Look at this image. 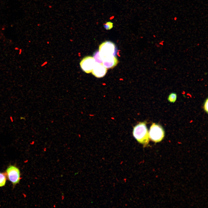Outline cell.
<instances>
[{
    "label": "cell",
    "instance_id": "cell-1",
    "mask_svg": "<svg viewBox=\"0 0 208 208\" xmlns=\"http://www.w3.org/2000/svg\"><path fill=\"white\" fill-rule=\"evenodd\" d=\"M134 137L140 143L144 146L148 144L149 138L146 123L140 122L134 127L133 131Z\"/></svg>",
    "mask_w": 208,
    "mask_h": 208
},
{
    "label": "cell",
    "instance_id": "cell-2",
    "mask_svg": "<svg viewBox=\"0 0 208 208\" xmlns=\"http://www.w3.org/2000/svg\"><path fill=\"white\" fill-rule=\"evenodd\" d=\"M99 51L100 57L102 59L103 57L105 56H115L116 49L115 45L113 42L109 41H106L99 45Z\"/></svg>",
    "mask_w": 208,
    "mask_h": 208
},
{
    "label": "cell",
    "instance_id": "cell-3",
    "mask_svg": "<svg viewBox=\"0 0 208 208\" xmlns=\"http://www.w3.org/2000/svg\"><path fill=\"white\" fill-rule=\"evenodd\" d=\"M149 138L155 142L161 141L164 136V131L159 125L153 123L150 127L148 133Z\"/></svg>",
    "mask_w": 208,
    "mask_h": 208
},
{
    "label": "cell",
    "instance_id": "cell-4",
    "mask_svg": "<svg viewBox=\"0 0 208 208\" xmlns=\"http://www.w3.org/2000/svg\"><path fill=\"white\" fill-rule=\"evenodd\" d=\"M7 178L14 186L19 183L21 179V174L19 169L14 165H10L5 172Z\"/></svg>",
    "mask_w": 208,
    "mask_h": 208
},
{
    "label": "cell",
    "instance_id": "cell-5",
    "mask_svg": "<svg viewBox=\"0 0 208 208\" xmlns=\"http://www.w3.org/2000/svg\"><path fill=\"white\" fill-rule=\"evenodd\" d=\"M95 64V62L93 57L87 56L82 59L80 64L83 70L89 73L92 72Z\"/></svg>",
    "mask_w": 208,
    "mask_h": 208
},
{
    "label": "cell",
    "instance_id": "cell-6",
    "mask_svg": "<svg viewBox=\"0 0 208 208\" xmlns=\"http://www.w3.org/2000/svg\"><path fill=\"white\" fill-rule=\"evenodd\" d=\"M107 68L105 67L103 63H99L95 62V65L92 72V74L98 78L104 77L106 75Z\"/></svg>",
    "mask_w": 208,
    "mask_h": 208
},
{
    "label": "cell",
    "instance_id": "cell-7",
    "mask_svg": "<svg viewBox=\"0 0 208 208\" xmlns=\"http://www.w3.org/2000/svg\"><path fill=\"white\" fill-rule=\"evenodd\" d=\"M102 60L103 65L107 69L114 68L118 62L117 58L114 55L104 57L102 58Z\"/></svg>",
    "mask_w": 208,
    "mask_h": 208
},
{
    "label": "cell",
    "instance_id": "cell-8",
    "mask_svg": "<svg viewBox=\"0 0 208 208\" xmlns=\"http://www.w3.org/2000/svg\"><path fill=\"white\" fill-rule=\"evenodd\" d=\"M7 178L5 172H0V187H3L5 185Z\"/></svg>",
    "mask_w": 208,
    "mask_h": 208
},
{
    "label": "cell",
    "instance_id": "cell-9",
    "mask_svg": "<svg viewBox=\"0 0 208 208\" xmlns=\"http://www.w3.org/2000/svg\"><path fill=\"white\" fill-rule=\"evenodd\" d=\"M93 57L96 62L103 63L102 59L100 57L99 51H97L94 53Z\"/></svg>",
    "mask_w": 208,
    "mask_h": 208
},
{
    "label": "cell",
    "instance_id": "cell-10",
    "mask_svg": "<svg viewBox=\"0 0 208 208\" xmlns=\"http://www.w3.org/2000/svg\"><path fill=\"white\" fill-rule=\"evenodd\" d=\"M177 95L175 93L172 92L168 96V101L170 102H174L177 99Z\"/></svg>",
    "mask_w": 208,
    "mask_h": 208
},
{
    "label": "cell",
    "instance_id": "cell-11",
    "mask_svg": "<svg viewBox=\"0 0 208 208\" xmlns=\"http://www.w3.org/2000/svg\"><path fill=\"white\" fill-rule=\"evenodd\" d=\"M104 28L106 30H110L114 27V23L111 21H107L103 24Z\"/></svg>",
    "mask_w": 208,
    "mask_h": 208
},
{
    "label": "cell",
    "instance_id": "cell-12",
    "mask_svg": "<svg viewBox=\"0 0 208 208\" xmlns=\"http://www.w3.org/2000/svg\"><path fill=\"white\" fill-rule=\"evenodd\" d=\"M208 99L207 98L206 100L204 105V109L207 113H208Z\"/></svg>",
    "mask_w": 208,
    "mask_h": 208
}]
</instances>
